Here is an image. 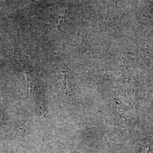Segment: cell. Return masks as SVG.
Segmentation results:
<instances>
[{"instance_id":"cell-1","label":"cell","mask_w":153,"mask_h":153,"mask_svg":"<svg viewBox=\"0 0 153 153\" xmlns=\"http://www.w3.org/2000/svg\"><path fill=\"white\" fill-rule=\"evenodd\" d=\"M60 76L61 89L66 94L71 95L73 89V76L71 71L66 66L61 68Z\"/></svg>"}]
</instances>
